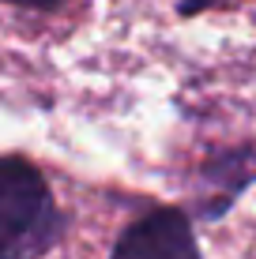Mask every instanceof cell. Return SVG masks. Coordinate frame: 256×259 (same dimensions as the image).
Here are the masks:
<instances>
[{
  "instance_id": "1",
  "label": "cell",
  "mask_w": 256,
  "mask_h": 259,
  "mask_svg": "<svg viewBox=\"0 0 256 259\" xmlns=\"http://www.w3.org/2000/svg\"><path fill=\"white\" fill-rule=\"evenodd\" d=\"M64 229L68 218L46 173L23 154H0V259H42Z\"/></svg>"
},
{
  "instance_id": "2",
  "label": "cell",
  "mask_w": 256,
  "mask_h": 259,
  "mask_svg": "<svg viewBox=\"0 0 256 259\" xmlns=\"http://www.w3.org/2000/svg\"><path fill=\"white\" fill-rule=\"evenodd\" d=\"M109 259H204L192 233V218L181 207H155L139 214L117 237Z\"/></svg>"
},
{
  "instance_id": "3",
  "label": "cell",
  "mask_w": 256,
  "mask_h": 259,
  "mask_svg": "<svg viewBox=\"0 0 256 259\" xmlns=\"http://www.w3.org/2000/svg\"><path fill=\"white\" fill-rule=\"evenodd\" d=\"M252 184H256V143L218 150L200 169V192L192 203V214L200 222H218Z\"/></svg>"
},
{
  "instance_id": "4",
  "label": "cell",
  "mask_w": 256,
  "mask_h": 259,
  "mask_svg": "<svg viewBox=\"0 0 256 259\" xmlns=\"http://www.w3.org/2000/svg\"><path fill=\"white\" fill-rule=\"evenodd\" d=\"M237 4H249V0H177V15L196 19L204 12H223V8H237Z\"/></svg>"
},
{
  "instance_id": "5",
  "label": "cell",
  "mask_w": 256,
  "mask_h": 259,
  "mask_svg": "<svg viewBox=\"0 0 256 259\" xmlns=\"http://www.w3.org/2000/svg\"><path fill=\"white\" fill-rule=\"evenodd\" d=\"M12 8H23V12H57V8L72 4V0H8Z\"/></svg>"
}]
</instances>
